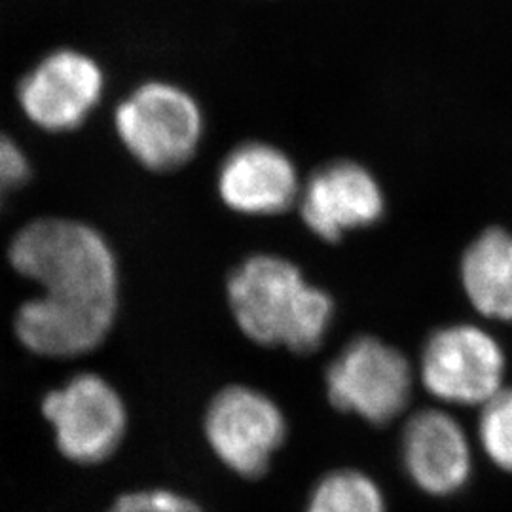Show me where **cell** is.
<instances>
[{
	"instance_id": "6da1fadb",
	"label": "cell",
	"mask_w": 512,
	"mask_h": 512,
	"mask_svg": "<svg viewBox=\"0 0 512 512\" xmlns=\"http://www.w3.org/2000/svg\"><path fill=\"white\" fill-rule=\"evenodd\" d=\"M8 258L50 304L118 311L116 256L90 224L57 217L33 220L12 239Z\"/></svg>"
},
{
	"instance_id": "7a4b0ae2",
	"label": "cell",
	"mask_w": 512,
	"mask_h": 512,
	"mask_svg": "<svg viewBox=\"0 0 512 512\" xmlns=\"http://www.w3.org/2000/svg\"><path fill=\"white\" fill-rule=\"evenodd\" d=\"M228 304L239 330L260 346L311 353L332 321V298L283 256L245 258L228 277Z\"/></svg>"
},
{
	"instance_id": "3957f363",
	"label": "cell",
	"mask_w": 512,
	"mask_h": 512,
	"mask_svg": "<svg viewBox=\"0 0 512 512\" xmlns=\"http://www.w3.org/2000/svg\"><path fill=\"white\" fill-rule=\"evenodd\" d=\"M114 124L129 154L152 171H171L198 150L202 110L190 93L167 82H147L118 105Z\"/></svg>"
},
{
	"instance_id": "277c9868",
	"label": "cell",
	"mask_w": 512,
	"mask_h": 512,
	"mask_svg": "<svg viewBox=\"0 0 512 512\" xmlns=\"http://www.w3.org/2000/svg\"><path fill=\"white\" fill-rule=\"evenodd\" d=\"M329 401L370 423L395 420L412 397V368L399 349L378 338L349 342L327 370Z\"/></svg>"
},
{
	"instance_id": "5b68a950",
	"label": "cell",
	"mask_w": 512,
	"mask_h": 512,
	"mask_svg": "<svg viewBox=\"0 0 512 512\" xmlns=\"http://www.w3.org/2000/svg\"><path fill=\"white\" fill-rule=\"evenodd\" d=\"M42 412L59 452L80 465L110 458L124 439L128 414L118 391L97 374H78L46 395Z\"/></svg>"
},
{
	"instance_id": "8992f818",
	"label": "cell",
	"mask_w": 512,
	"mask_h": 512,
	"mask_svg": "<svg viewBox=\"0 0 512 512\" xmlns=\"http://www.w3.org/2000/svg\"><path fill=\"white\" fill-rule=\"evenodd\" d=\"M205 437L217 458L234 473L258 478L270 467L287 437V421L264 393L230 385L219 391L207 408Z\"/></svg>"
},
{
	"instance_id": "52a82bcc",
	"label": "cell",
	"mask_w": 512,
	"mask_h": 512,
	"mask_svg": "<svg viewBox=\"0 0 512 512\" xmlns=\"http://www.w3.org/2000/svg\"><path fill=\"white\" fill-rule=\"evenodd\" d=\"M503 378V349L473 325L433 332L421 353L423 385L442 403L482 406L501 391Z\"/></svg>"
},
{
	"instance_id": "ba28073f",
	"label": "cell",
	"mask_w": 512,
	"mask_h": 512,
	"mask_svg": "<svg viewBox=\"0 0 512 512\" xmlns=\"http://www.w3.org/2000/svg\"><path fill=\"white\" fill-rule=\"evenodd\" d=\"M105 92V74L90 55L55 50L27 71L18 86L19 107L40 129L63 133L86 122Z\"/></svg>"
},
{
	"instance_id": "9c48e42d",
	"label": "cell",
	"mask_w": 512,
	"mask_h": 512,
	"mask_svg": "<svg viewBox=\"0 0 512 512\" xmlns=\"http://www.w3.org/2000/svg\"><path fill=\"white\" fill-rule=\"evenodd\" d=\"M300 215L313 234L327 241L370 226L384 213V196L363 165L332 162L317 169L300 188Z\"/></svg>"
},
{
	"instance_id": "30bf717a",
	"label": "cell",
	"mask_w": 512,
	"mask_h": 512,
	"mask_svg": "<svg viewBox=\"0 0 512 512\" xmlns=\"http://www.w3.org/2000/svg\"><path fill=\"white\" fill-rule=\"evenodd\" d=\"M403 465L406 475L425 494H458L473 471L471 444L456 418L427 408L404 425Z\"/></svg>"
},
{
	"instance_id": "8fae6325",
	"label": "cell",
	"mask_w": 512,
	"mask_h": 512,
	"mask_svg": "<svg viewBox=\"0 0 512 512\" xmlns=\"http://www.w3.org/2000/svg\"><path fill=\"white\" fill-rule=\"evenodd\" d=\"M217 184L222 202L251 217L287 211L302 188L291 158L266 143L234 148L220 165Z\"/></svg>"
},
{
	"instance_id": "7c38bea8",
	"label": "cell",
	"mask_w": 512,
	"mask_h": 512,
	"mask_svg": "<svg viewBox=\"0 0 512 512\" xmlns=\"http://www.w3.org/2000/svg\"><path fill=\"white\" fill-rule=\"evenodd\" d=\"M461 279L471 304L482 315L512 321V236L492 228L467 249Z\"/></svg>"
},
{
	"instance_id": "4fadbf2b",
	"label": "cell",
	"mask_w": 512,
	"mask_h": 512,
	"mask_svg": "<svg viewBox=\"0 0 512 512\" xmlns=\"http://www.w3.org/2000/svg\"><path fill=\"white\" fill-rule=\"evenodd\" d=\"M306 512H387L380 486L355 469L332 471L319 480Z\"/></svg>"
},
{
	"instance_id": "5bb4252c",
	"label": "cell",
	"mask_w": 512,
	"mask_h": 512,
	"mask_svg": "<svg viewBox=\"0 0 512 512\" xmlns=\"http://www.w3.org/2000/svg\"><path fill=\"white\" fill-rule=\"evenodd\" d=\"M478 437L486 456L512 475V389H501L482 404Z\"/></svg>"
},
{
	"instance_id": "9a60e30c",
	"label": "cell",
	"mask_w": 512,
	"mask_h": 512,
	"mask_svg": "<svg viewBox=\"0 0 512 512\" xmlns=\"http://www.w3.org/2000/svg\"><path fill=\"white\" fill-rule=\"evenodd\" d=\"M107 512H203L198 503L167 490L131 492L116 499Z\"/></svg>"
},
{
	"instance_id": "2e32d148",
	"label": "cell",
	"mask_w": 512,
	"mask_h": 512,
	"mask_svg": "<svg viewBox=\"0 0 512 512\" xmlns=\"http://www.w3.org/2000/svg\"><path fill=\"white\" fill-rule=\"evenodd\" d=\"M31 167L23 150L0 133V202L6 194L29 181Z\"/></svg>"
}]
</instances>
